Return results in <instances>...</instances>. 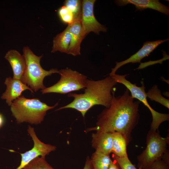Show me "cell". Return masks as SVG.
Listing matches in <instances>:
<instances>
[{
	"mask_svg": "<svg viewBox=\"0 0 169 169\" xmlns=\"http://www.w3.org/2000/svg\"><path fill=\"white\" fill-rule=\"evenodd\" d=\"M115 90L114 88L112 91L113 98L110 106L98 115L96 126L87 131L118 132L122 134L129 143L131 140V133L139 121L138 108L141 102L135 101L127 89L122 95L115 96Z\"/></svg>",
	"mask_w": 169,
	"mask_h": 169,
	"instance_id": "cell-1",
	"label": "cell"
},
{
	"mask_svg": "<svg viewBox=\"0 0 169 169\" xmlns=\"http://www.w3.org/2000/svg\"><path fill=\"white\" fill-rule=\"evenodd\" d=\"M117 83L110 76L101 80L94 81L87 79L84 93H70L69 97L74 98L70 103L56 110L72 108L79 111L84 117L86 112L96 105L109 107L113 98L112 91Z\"/></svg>",
	"mask_w": 169,
	"mask_h": 169,
	"instance_id": "cell-2",
	"label": "cell"
},
{
	"mask_svg": "<svg viewBox=\"0 0 169 169\" xmlns=\"http://www.w3.org/2000/svg\"><path fill=\"white\" fill-rule=\"evenodd\" d=\"M58 104L50 106L39 99H27L23 95L13 101L10 109L17 123L25 122L37 125L43 120L48 110L54 108Z\"/></svg>",
	"mask_w": 169,
	"mask_h": 169,
	"instance_id": "cell-3",
	"label": "cell"
},
{
	"mask_svg": "<svg viewBox=\"0 0 169 169\" xmlns=\"http://www.w3.org/2000/svg\"><path fill=\"white\" fill-rule=\"evenodd\" d=\"M23 54L26 62V69L21 80L23 83L28 84L34 92L46 87L43 83L44 78L54 73H59V70L52 69L47 71L44 69L40 64L42 56L35 55L28 47L23 49Z\"/></svg>",
	"mask_w": 169,
	"mask_h": 169,
	"instance_id": "cell-4",
	"label": "cell"
},
{
	"mask_svg": "<svg viewBox=\"0 0 169 169\" xmlns=\"http://www.w3.org/2000/svg\"><path fill=\"white\" fill-rule=\"evenodd\" d=\"M169 142V136L162 137L158 130L150 129L146 136V147L137 157L138 168L146 169L161 158L168 151L167 148Z\"/></svg>",
	"mask_w": 169,
	"mask_h": 169,
	"instance_id": "cell-5",
	"label": "cell"
},
{
	"mask_svg": "<svg viewBox=\"0 0 169 169\" xmlns=\"http://www.w3.org/2000/svg\"><path fill=\"white\" fill-rule=\"evenodd\" d=\"M128 74L123 75L117 74L109 75L117 83L123 84L128 89L131 96L134 98L137 99L146 106L150 111L152 116V121L150 126V129L154 131L158 130L160 124L163 122L169 120V114H162L154 110L149 105L147 99L145 87L143 80L141 81V86H138L127 80L125 77Z\"/></svg>",
	"mask_w": 169,
	"mask_h": 169,
	"instance_id": "cell-6",
	"label": "cell"
},
{
	"mask_svg": "<svg viewBox=\"0 0 169 169\" xmlns=\"http://www.w3.org/2000/svg\"><path fill=\"white\" fill-rule=\"evenodd\" d=\"M59 74L61 75L59 80L53 86L41 90L42 94L55 93L65 94L85 88L86 76L68 68L59 70Z\"/></svg>",
	"mask_w": 169,
	"mask_h": 169,
	"instance_id": "cell-7",
	"label": "cell"
},
{
	"mask_svg": "<svg viewBox=\"0 0 169 169\" xmlns=\"http://www.w3.org/2000/svg\"><path fill=\"white\" fill-rule=\"evenodd\" d=\"M95 0L82 1L81 23L83 32L86 36L91 32L99 35L101 32H106L107 28L96 19L94 13Z\"/></svg>",
	"mask_w": 169,
	"mask_h": 169,
	"instance_id": "cell-8",
	"label": "cell"
},
{
	"mask_svg": "<svg viewBox=\"0 0 169 169\" xmlns=\"http://www.w3.org/2000/svg\"><path fill=\"white\" fill-rule=\"evenodd\" d=\"M28 133L32 137L34 145L30 150L23 153H20L21 160L20 165L16 169H22L31 161L39 156L45 157L51 151L56 149V147L49 144H45L41 141L37 136L34 129L29 125L28 129Z\"/></svg>",
	"mask_w": 169,
	"mask_h": 169,
	"instance_id": "cell-9",
	"label": "cell"
},
{
	"mask_svg": "<svg viewBox=\"0 0 169 169\" xmlns=\"http://www.w3.org/2000/svg\"><path fill=\"white\" fill-rule=\"evenodd\" d=\"M169 38L164 40L159 39L153 41H146L144 43L142 48L136 53L124 61L116 62V65L111 69L109 75L115 74L117 70L122 66L129 63H135L140 62L141 60L150 54L159 45L169 41Z\"/></svg>",
	"mask_w": 169,
	"mask_h": 169,
	"instance_id": "cell-10",
	"label": "cell"
},
{
	"mask_svg": "<svg viewBox=\"0 0 169 169\" xmlns=\"http://www.w3.org/2000/svg\"><path fill=\"white\" fill-rule=\"evenodd\" d=\"M4 84L6 85L7 88L1 98L6 100V103L9 106H11L13 101L21 96L23 92L25 90H28L32 92H33L30 88L20 80L11 77L6 78Z\"/></svg>",
	"mask_w": 169,
	"mask_h": 169,
	"instance_id": "cell-11",
	"label": "cell"
},
{
	"mask_svg": "<svg viewBox=\"0 0 169 169\" xmlns=\"http://www.w3.org/2000/svg\"><path fill=\"white\" fill-rule=\"evenodd\" d=\"M67 27L71 36L68 54L74 56L80 55V45L85 37L83 30L81 19L74 20Z\"/></svg>",
	"mask_w": 169,
	"mask_h": 169,
	"instance_id": "cell-12",
	"label": "cell"
},
{
	"mask_svg": "<svg viewBox=\"0 0 169 169\" xmlns=\"http://www.w3.org/2000/svg\"><path fill=\"white\" fill-rule=\"evenodd\" d=\"M118 6H124L130 4L135 6L136 11H142L150 8L157 11L166 15H169V8L158 0H117L115 1Z\"/></svg>",
	"mask_w": 169,
	"mask_h": 169,
	"instance_id": "cell-13",
	"label": "cell"
},
{
	"mask_svg": "<svg viewBox=\"0 0 169 169\" xmlns=\"http://www.w3.org/2000/svg\"><path fill=\"white\" fill-rule=\"evenodd\" d=\"M4 58L11 66L13 73V78L21 80L26 66L25 60L23 55L17 51L12 49L8 52Z\"/></svg>",
	"mask_w": 169,
	"mask_h": 169,
	"instance_id": "cell-14",
	"label": "cell"
},
{
	"mask_svg": "<svg viewBox=\"0 0 169 169\" xmlns=\"http://www.w3.org/2000/svg\"><path fill=\"white\" fill-rule=\"evenodd\" d=\"M112 132H96L92 135V146L96 151L109 154L112 152Z\"/></svg>",
	"mask_w": 169,
	"mask_h": 169,
	"instance_id": "cell-15",
	"label": "cell"
},
{
	"mask_svg": "<svg viewBox=\"0 0 169 169\" xmlns=\"http://www.w3.org/2000/svg\"><path fill=\"white\" fill-rule=\"evenodd\" d=\"M71 36L67 27L54 38L51 52L59 51L68 54Z\"/></svg>",
	"mask_w": 169,
	"mask_h": 169,
	"instance_id": "cell-16",
	"label": "cell"
},
{
	"mask_svg": "<svg viewBox=\"0 0 169 169\" xmlns=\"http://www.w3.org/2000/svg\"><path fill=\"white\" fill-rule=\"evenodd\" d=\"M112 133L113 138L112 152L119 157L128 156L126 147L128 143L125 138L119 132L115 131Z\"/></svg>",
	"mask_w": 169,
	"mask_h": 169,
	"instance_id": "cell-17",
	"label": "cell"
},
{
	"mask_svg": "<svg viewBox=\"0 0 169 169\" xmlns=\"http://www.w3.org/2000/svg\"><path fill=\"white\" fill-rule=\"evenodd\" d=\"M90 160L93 169H108L112 161L110 155L96 151Z\"/></svg>",
	"mask_w": 169,
	"mask_h": 169,
	"instance_id": "cell-18",
	"label": "cell"
},
{
	"mask_svg": "<svg viewBox=\"0 0 169 169\" xmlns=\"http://www.w3.org/2000/svg\"><path fill=\"white\" fill-rule=\"evenodd\" d=\"M147 97L162 105L167 108H169V100L163 97L161 92L156 85L153 86L146 93Z\"/></svg>",
	"mask_w": 169,
	"mask_h": 169,
	"instance_id": "cell-19",
	"label": "cell"
},
{
	"mask_svg": "<svg viewBox=\"0 0 169 169\" xmlns=\"http://www.w3.org/2000/svg\"><path fill=\"white\" fill-rule=\"evenodd\" d=\"M82 1L79 0H66L64 6L66 7L72 13L74 20L81 19Z\"/></svg>",
	"mask_w": 169,
	"mask_h": 169,
	"instance_id": "cell-20",
	"label": "cell"
},
{
	"mask_svg": "<svg viewBox=\"0 0 169 169\" xmlns=\"http://www.w3.org/2000/svg\"><path fill=\"white\" fill-rule=\"evenodd\" d=\"M23 169H54L46 161L45 157L39 156L33 160Z\"/></svg>",
	"mask_w": 169,
	"mask_h": 169,
	"instance_id": "cell-21",
	"label": "cell"
},
{
	"mask_svg": "<svg viewBox=\"0 0 169 169\" xmlns=\"http://www.w3.org/2000/svg\"><path fill=\"white\" fill-rule=\"evenodd\" d=\"M146 169H169L168 150L161 158L154 162Z\"/></svg>",
	"mask_w": 169,
	"mask_h": 169,
	"instance_id": "cell-22",
	"label": "cell"
},
{
	"mask_svg": "<svg viewBox=\"0 0 169 169\" xmlns=\"http://www.w3.org/2000/svg\"><path fill=\"white\" fill-rule=\"evenodd\" d=\"M58 14L61 21L64 23L68 24L72 23L74 21V16L72 12L65 6L59 8Z\"/></svg>",
	"mask_w": 169,
	"mask_h": 169,
	"instance_id": "cell-23",
	"label": "cell"
},
{
	"mask_svg": "<svg viewBox=\"0 0 169 169\" xmlns=\"http://www.w3.org/2000/svg\"><path fill=\"white\" fill-rule=\"evenodd\" d=\"M114 159L118 163L121 169H141L137 168L130 161L128 156L119 157L114 155Z\"/></svg>",
	"mask_w": 169,
	"mask_h": 169,
	"instance_id": "cell-24",
	"label": "cell"
},
{
	"mask_svg": "<svg viewBox=\"0 0 169 169\" xmlns=\"http://www.w3.org/2000/svg\"><path fill=\"white\" fill-rule=\"evenodd\" d=\"M83 169H93L90 158L89 157H87L86 158L84 166Z\"/></svg>",
	"mask_w": 169,
	"mask_h": 169,
	"instance_id": "cell-25",
	"label": "cell"
},
{
	"mask_svg": "<svg viewBox=\"0 0 169 169\" xmlns=\"http://www.w3.org/2000/svg\"><path fill=\"white\" fill-rule=\"evenodd\" d=\"M108 169H121L118 163L115 161H112Z\"/></svg>",
	"mask_w": 169,
	"mask_h": 169,
	"instance_id": "cell-26",
	"label": "cell"
},
{
	"mask_svg": "<svg viewBox=\"0 0 169 169\" xmlns=\"http://www.w3.org/2000/svg\"><path fill=\"white\" fill-rule=\"evenodd\" d=\"M3 122L4 120L3 116L2 115L0 114V128L2 127Z\"/></svg>",
	"mask_w": 169,
	"mask_h": 169,
	"instance_id": "cell-27",
	"label": "cell"
}]
</instances>
